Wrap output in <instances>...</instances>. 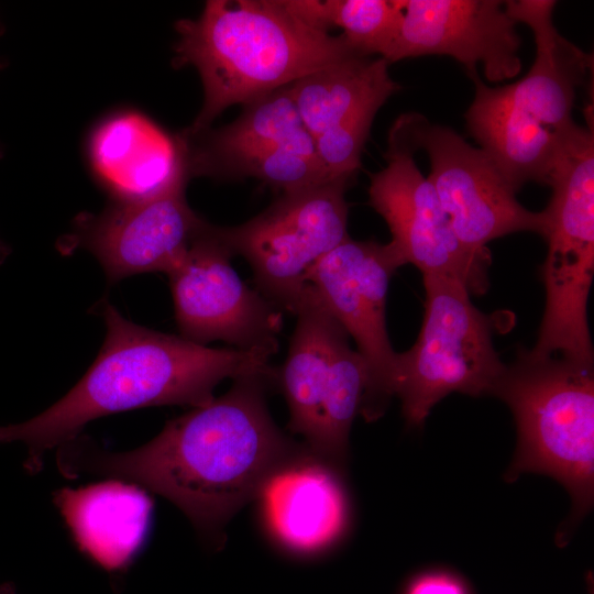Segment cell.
<instances>
[{"mask_svg": "<svg viewBox=\"0 0 594 594\" xmlns=\"http://www.w3.org/2000/svg\"><path fill=\"white\" fill-rule=\"evenodd\" d=\"M268 380H234L224 395L169 420L154 439L130 451L101 449L79 435L58 447V468L67 477L100 474L151 490L199 530L216 531L258 495L290 454L265 405Z\"/></svg>", "mask_w": 594, "mask_h": 594, "instance_id": "6da1fadb", "label": "cell"}, {"mask_svg": "<svg viewBox=\"0 0 594 594\" xmlns=\"http://www.w3.org/2000/svg\"><path fill=\"white\" fill-rule=\"evenodd\" d=\"M97 308L107 333L84 376L37 416L0 426V443L28 448L23 466L29 473L41 470L48 450L76 438L97 418L148 406L200 407L215 398L213 388L224 378L276 375L272 351L209 348L136 324L108 300Z\"/></svg>", "mask_w": 594, "mask_h": 594, "instance_id": "7a4b0ae2", "label": "cell"}, {"mask_svg": "<svg viewBox=\"0 0 594 594\" xmlns=\"http://www.w3.org/2000/svg\"><path fill=\"white\" fill-rule=\"evenodd\" d=\"M175 29L173 65L195 67L204 87V105L186 134L208 130L232 105L358 54L342 34L309 22L294 0H209L197 19L178 20Z\"/></svg>", "mask_w": 594, "mask_h": 594, "instance_id": "3957f363", "label": "cell"}, {"mask_svg": "<svg viewBox=\"0 0 594 594\" xmlns=\"http://www.w3.org/2000/svg\"><path fill=\"white\" fill-rule=\"evenodd\" d=\"M553 0H508L517 23L530 28L535 61L518 81L488 86L469 75L474 98L465 112L469 132L517 194L527 183L546 184L560 143L575 123L578 90L593 73V57L560 34Z\"/></svg>", "mask_w": 594, "mask_h": 594, "instance_id": "277c9868", "label": "cell"}, {"mask_svg": "<svg viewBox=\"0 0 594 594\" xmlns=\"http://www.w3.org/2000/svg\"><path fill=\"white\" fill-rule=\"evenodd\" d=\"M492 396L510 408L518 432L508 481L550 475L572 497L571 520L594 499V369L561 356L538 358L520 348Z\"/></svg>", "mask_w": 594, "mask_h": 594, "instance_id": "5b68a950", "label": "cell"}, {"mask_svg": "<svg viewBox=\"0 0 594 594\" xmlns=\"http://www.w3.org/2000/svg\"><path fill=\"white\" fill-rule=\"evenodd\" d=\"M425 314L414 345L397 353L393 393L410 426H421L433 406L451 393L492 395L504 364L491 323L459 280L422 275Z\"/></svg>", "mask_w": 594, "mask_h": 594, "instance_id": "8992f818", "label": "cell"}, {"mask_svg": "<svg viewBox=\"0 0 594 594\" xmlns=\"http://www.w3.org/2000/svg\"><path fill=\"white\" fill-rule=\"evenodd\" d=\"M338 179L285 191L267 209L235 227H219L234 255L251 265L257 290L294 312L317 264L349 237L345 191Z\"/></svg>", "mask_w": 594, "mask_h": 594, "instance_id": "52a82bcc", "label": "cell"}, {"mask_svg": "<svg viewBox=\"0 0 594 594\" xmlns=\"http://www.w3.org/2000/svg\"><path fill=\"white\" fill-rule=\"evenodd\" d=\"M405 113L388 132L386 166L371 176L370 204L386 221L391 245L402 264L422 275H443L461 282L469 293L488 287L490 253L465 248L457 238L431 183L418 168Z\"/></svg>", "mask_w": 594, "mask_h": 594, "instance_id": "ba28073f", "label": "cell"}, {"mask_svg": "<svg viewBox=\"0 0 594 594\" xmlns=\"http://www.w3.org/2000/svg\"><path fill=\"white\" fill-rule=\"evenodd\" d=\"M405 116L414 146L429 157L427 178L465 248L487 253L488 242L516 232H534L543 238L542 212L519 204L486 152L449 127L430 123L416 112Z\"/></svg>", "mask_w": 594, "mask_h": 594, "instance_id": "9c48e42d", "label": "cell"}, {"mask_svg": "<svg viewBox=\"0 0 594 594\" xmlns=\"http://www.w3.org/2000/svg\"><path fill=\"white\" fill-rule=\"evenodd\" d=\"M233 256L219 227L208 223L167 273L180 337L202 345L221 340L237 349L276 353L283 310L240 278Z\"/></svg>", "mask_w": 594, "mask_h": 594, "instance_id": "30bf717a", "label": "cell"}, {"mask_svg": "<svg viewBox=\"0 0 594 594\" xmlns=\"http://www.w3.org/2000/svg\"><path fill=\"white\" fill-rule=\"evenodd\" d=\"M403 266L391 243L348 238L308 277V287L339 322L363 359L369 386L362 415L377 419L394 396L397 352L386 328L388 284Z\"/></svg>", "mask_w": 594, "mask_h": 594, "instance_id": "8fae6325", "label": "cell"}, {"mask_svg": "<svg viewBox=\"0 0 594 594\" xmlns=\"http://www.w3.org/2000/svg\"><path fill=\"white\" fill-rule=\"evenodd\" d=\"M186 183L145 199L112 200L97 215L77 216L59 243L62 251L90 252L111 284L143 273H169L208 226L188 206Z\"/></svg>", "mask_w": 594, "mask_h": 594, "instance_id": "7c38bea8", "label": "cell"}, {"mask_svg": "<svg viewBox=\"0 0 594 594\" xmlns=\"http://www.w3.org/2000/svg\"><path fill=\"white\" fill-rule=\"evenodd\" d=\"M403 19L398 35L383 57L400 59L447 55L468 75L483 68L488 82L518 75L520 37L517 22L501 0H397Z\"/></svg>", "mask_w": 594, "mask_h": 594, "instance_id": "4fadbf2b", "label": "cell"}, {"mask_svg": "<svg viewBox=\"0 0 594 594\" xmlns=\"http://www.w3.org/2000/svg\"><path fill=\"white\" fill-rule=\"evenodd\" d=\"M296 326L277 373L289 408V429L315 449L323 416L348 374L353 349L349 336L306 289L294 312Z\"/></svg>", "mask_w": 594, "mask_h": 594, "instance_id": "5bb4252c", "label": "cell"}, {"mask_svg": "<svg viewBox=\"0 0 594 594\" xmlns=\"http://www.w3.org/2000/svg\"><path fill=\"white\" fill-rule=\"evenodd\" d=\"M89 156L114 201L145 199L189 179L179 136L167 135L138 112L103 121L91 136Z\"/></svg>", "mask_w": 594, "mask_h": 594, "instance_id": "9a60e30c", "label": "cell"}, {"mask_svg": "<svg viewBox=\"0 0 594 594\" xmlns=\"http://www.w3.org/2000/svg\"><path fill=\"white\" fill-rule=\"evenodd\" d=\"M179 138L189 178H226L237 164L276 148L294 151L319 164L315 140L302 123L288 86L245 103L241 114L219 130L182 132Z\"/></svg>", "mask_w": 594, "mask_h": 594, "instance_id": "2e32d148", "label": "cell"}, {"mask_svg": "<svg viewBox=\"0 0 594 594\" xmlns=\"http://www.w3.org/2000/svg\"><path fill=\"white\" fill-rule=\"evenodd\" d=\"M55 501L84 554L111 573L128 568L151 520L152 502L142 487L113 479L85 488H65Z\"/></svg>", "mask_w": 594, "mask_h": 594, "instance_id": "e0dca14e", "label": "cell"}, {"mask_svg": "<svg viewBox=\"0 0 594 594\" xmlns=\"http://www.w3.org/2000/svg\"><path fill=\"white\" fill-rule=\"evenodd\" d=\"M258 495L273 534L294 551L322 550L345 527L344 493L322 464H285L268 476Z\"/></svg>", "mask_w": 594, "mask_h": 594, "instance_id": "ac0fdd59", "label": "cell"}, {"mask_svg": "<svg viewBox=\"0 0 594 594\" xmlns=\"http://www.w3.org/2000/svg\"><path fill=\"white\" fill-rule=\"evenodd\" d=\"M382 57L353 54L288 85L307 131L317 138L345 122L374 120L381 107L400 90Z\"/></svg>", "mask_w": 594, "mask_h": 594, "instance_id": "d6986e66", "label": "cell"}, {"mask_svg": "<svg viewBox=\"0 0 594 594\" xmlns=\"http://www.w3.org/2000/svg\"><path fill=\"white\" fill-rule=\"evenodd\" d=\"M310 19L321 29L341 28L348 44L362 56L384 57L403 19L397 0H306Z\"/></svg>", "mask_w": 594, "mask_h": 594, "instance_id": "ffe728a7", "label": "cell"}, {"mask_svg": "<svg viewBox=\"0 0 594 594\" xmlns=\"http://www.w3.org/2000/svg\"><path fill=\"white\" fill-rule=\"evenodd\" d=\"M406 594H466L455 579L447 574H428L413 582Z\"/></svg>", "mask_w": 594, "mask_h": 594, "instance_id": "44dd1931", "label": "cell"}, {"mask_svg": "<svg viewBox=\"0 0 594 594\" xmlns=\"http://www.w3.org/2000/svg\"><path fill=\"white\" fill-rule=\"evenodd\" d=\"M0 594H19L14 584L6 582L0 584Z\"/></svg>", "mask_w": 594, "mask_h": 594, "instance_id": "7402d4cb", "label": "cell"}, {"mask_svg": "<svg viewBox=\"0 0 594 594\" xmlns=\"http://www.w3.org/2000/svg\"><path fill=\"white\" fill-rule=\"evenodd\" d=\"M1 150H0V156H1ZM10 254V249L9 246L3 243V241L0 239V264H2L4 262V260L7 258V256Z\"/></svg>", "mask_w": 594, "mask_h": 594, "instance_id": "603a6c76", "label": "cell"}]
</instances>
